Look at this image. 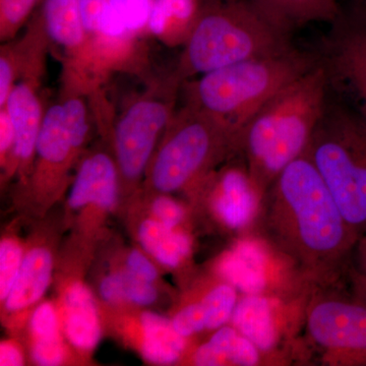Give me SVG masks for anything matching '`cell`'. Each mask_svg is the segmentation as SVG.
Masks as SVG:
<instances>
[{
    "label": "cell",
    "instance_id": "6da1fadb",
    "mask_svg": "<svg viewBox=\"0 0 366 366\" xmlns=\"http://www.w3.org/2000/svg\"><path fill=\"white\" fill-rule=\"evenodd\" d=\"M261 206L267 237L303 273L320 280L347 268L360 236L307 154L274 178Z\"/></svg>",
    "mask_w": 366,
    "mask_h": 366
},
{
    "label": "cell",
    "instance_id": "7a4b0ae2",
    "mask_svg": "<svg viewBox=\"0 0 366 366\" xmlns=\"http://www.w3.org/2000/svg\"><path fill=\"white\" fill-rule=\"evenodd\" d=\"M330 84L320 59L267 101L243 127L238 150L264 194L284 168L307 153L329 103Z\"/></svg>",
    "mask_w": 366,
    "mask_h": 366
},
{
    "label": "cell",
    "instance_id": "3957f363",
    "mask_svg": "<svg viewBox=\"0 0 366 366\" xmlns=\"http://www.w3.org/2000/svg\"><path fill=\"white\" fill-rule=\"evenodd\" d=\"M173 76L180 84L243 60L287 51L290 36L250 0H201Z\"/></svg>",
    "mask_w": 366,
    "mask_h": 366
},
{
    "label": "cell",
    "instance_id": "277c9868",
    "mask_svg": "<svg viewBox=\"0 0 366 366\" xmlns=\"http://www.w3.org/2000/svg\"><path fill=\"white\" fill-rule=\"evenodd\" d=\"M320 62V55L295 47L236 62L187 83L185 104L218 118L239 137L267 101Z\"/></svg>",
    "mask_w": 366,
    "mask_h": 366
},
{
    "label": "cell",
    "instance_id": "5b68a950",
    "mask_svg": "<svg viewBox=\"0 0 366 366\" xmlns=\"http://www.w3.org/2000/svg\"><path fill=\"white\" fill-rule=\"evenodd\" d=\"M307 155L347 223L366 233V120L352 105L327 103Z\"/></svg>",
    "mask_w": 366,
    "mask_h": 366
},
{
    "label": "cell",
    "instance_id": "8992f818",
    "mask_svg": "<svg viewBox=\"0 0 366 366\" xmlns=\"http://www.w3.org/2000/svg\"><path fill=\"white\" fill-rule=\"evenodd\" d=\"M239 137L218 118L185 104L175 112L149 166V183L171 194L202 179L230 152Z\"/></svg>",
    "mask_w": 366,
    "mask_h": 366
},
{
    "label": "cell",
    "instance_id": "52a82bcc",
    "mask_svg": "<svg viewBox=\"0 0 366 366\" xmlns=\"http://www.w3.org/2000/svg\"><path fill=\"white\" fill-rule=\"evenodd\" d=\"M90 132V115L83 95L62 93L45 110L30 177L37 197H54L66 187Z\"/></svg>",
    "mask_w": 366,
    "mask_h": 366
},
{
    "label": "cell",
    "instance_id": "ba28073f",
    "mask_svg": "<svg viewBox=\"0 0 366 366\" xmlns=\"http://www.w3.org/2000/svg\"><path fill=\"white\" fill-rule=\"evenodd\" d=\"M179 81L173 76L132 101L113 127V148L120 178L136 183L146 174L175 114Z\"/></svg>",
    "mask_w": 366,
    "mask_h": 366
},
{
    "label": "cell",
    "instance_id": "9c48e42d",
    "mask_svg": "<svg viewBox=\"0 0 366 366\" xmlns=\"http://www.w3.org/2000/svg\"><path fill=\"white\" fill-rule=\"evenodd\" d=\"M310 338L341 365L366 366V307L353 297L325 296L307 312Z\"/></svg>",
    "mask_w": 366,
    "mask_h": 366
},
{
    "label": "cell",
    "instance_id": "30bf717a",
    "mask_svg": "<svg viewBox=\"0 0 366 366\" xmlns=\"http://www.w3.org/2000/svg\"><path fill=\"white\" fill-rule=\"evenodd\" d=\"M322 50L320 59L330 78L350 96L366 120V7L350 2L342 9Z\"/></svg>",
    "mask_w": 366,
    "mask_h": 366
},
{
    "label": "cell",
    "instance_id": "8fae6325",
    "mask_svg": "<svg viewBox=\"0 0 366 366\" xmlns=\"http://www.w3.org/2000/svg\"><path fill=\"white\" fill-rule=\"evenodd\" d=\"M36 14L50 43L64 52V92L84 96L93 93L96 86L78 0H42Z\"/></svg>",
    "mask_w": 366,
    "mask_h": 366
},
{
    "label": "cell",
    "instance_id": "7c38bea8",
    "mask_svg": "<svg viewBox=\"0 0 366 366\" xmlns=\"http://www.w3.org/2000/svg\"><path fill=\"white\" fill-rule=\"evenodd\" d=\"M43 76V71L24 74L4 106L11 117L16 137L11 175L18 173L21 182L25 183L32 171L36 144L45 114L39 95Z\"/></svg>",
    "mask_w": 366,
    "mask_h": 366
},
{
    "label": "cell",
    "instance_id": "4fadbf2b",
    "mask_svg": "<svg viewBox=\"0 0 366 366\" xmlns=\"http://www.w3.org/2000/svg\"><path fill=\"white\" fill-rule=\"evenodd\" d=\"M120 180L115 159L104 152L92 153L79 163L67 204L71 209L95 207L110 212L117 204Z\"/></svg>",
    "mask_w": 366,
    "mask_h": 366
},
{
    "label": "cell",
    "instance_id": "5bb4252c",
    "mask_svg": "<svg viewBox=\"0 0 366 366\" xmlns=\"http://www.w3.org/2000/svg\"><path fill=\"white\" fill-rule=\"evenodd\" d=\"M264 192L250 177L247 168L225 169L217 178L213 204L217 217L230 228L249 224L261 206Z\"/></svg>",
    "mask_w": 366,
    "mask_h": 366
},
{
    "label": "cell",
    "instance_id": "9a60e30c",
    "mask_svg": "<svg viewBox=\"0 0 366 366\" xmlns=\"http://www.w3.org/2000/svg\"><path fill=\"white\" fill-rule=\"evenodd\" d=\"M62 332L71 346L83 352L94 350L102 337V326L90 289L81 281L67 286L61 300Z\"/></svg>",
    "mask_w": 366,
    "mask_h": 366
},
{
    "label": "cell",
    "instance_id": "2e32d148",
    "mask_svg": "<svg viewBox=\"0 0 366 366\" xmlns=\"http://www.w3.org/2000/svg\"><path fill=\"white\" fill-rule=\"evenodd\" d=\"M268 257L261 243L242 240L221 257L217 272L244 295H261L267 285Z\"/></svg>",
    "mask_w": 366,
    "mask_h": 366
},
{
    "label": "cell",
    "instance_id": "e0dca14e",
    "mask_svg": "<svg viewBox=\"0 0 366 366\" xmlns=\"http://www.w3.org/2000/svg\"><path fill=\"white\" fill-rule=\"evenodd\" d=\"M277 28L291 36L312 23L333 24L342 11L340 0H250Z\"/></svg>",
    "mask_w": 366,
    "mask_h": 366
},
{
    "label": "cell",
    "instance_id": "ac0fdd59",
    "mask_svg": "<svg viewBox=\"0 0 366 366\" xmlns=\"http://www.w3.org/2000/svg\"><path fill=\"white\" fill-rule=\"evenodd\" d=\"M134 340L144 360L160 365L177 362L187 345L172 320L151 312H143L137 320Z\"/></svg>",
    "mask_w": 366,
    "mask_h": 366
},
{
    "label": "cell",
    "instance_id": "d6986e66",
    "mask_svg": "<svg viewBox=\"0 0 366 366\" xmlns=\"http://www.w3.org/2000/svg\"><path fill=\"white\" fill-rule=\"evenodd\" d=\"M53 257L45 247H35L25 254L20 273L4 301L7 312H23L45 295L51 282Z\"/></svg>",
    "mask_w": 366,
    "mask_h": 366
},
{
    "label": "cell",
    "instance_id": "ffe728a7",
    "mask_svg": "<svg viewBox=\"0 0 366 366\" xmlns=\"http://www.w3.org/2000/svg\"><path fill=\"white\" fill-rule=\"evenodd\" d=\"M34 362L42 366H55L64 363L66 349L64 343L61 320L59 310L51 302L40 303L30 319Z\"/></svg>",
    "mask_w": 366,
    "mask_h": 366
},
{
    "label": "cell",
    "instance_id": "44dd1931",
    "mask_svg": "<svg viewBox=\"0 0 366 366\" xmlns=\"http://www.w3.org/2000/svg\"><path fill=\"white\" fill-rule=\"evenodd\" d=\"M259 348L240 334L234 327L223 326L217 330L207 343L196 351L194 365H257L259 361Z\"/></svg>",
    "mask_w": 366,
    "mask_h": 366
},
{
    "label": "cell",
    "instance_id": "7402d4cb",
    "mask_svg": "<svg viewBox=\"0 0 366 366\" xmlns=\"http://www.w3.org/2000/svg\"><path fill=\"white\" fill-rule=\"evenodd\" d=\"M232 326L261 351H268L278 340L273 305L261 295H245L236 303Z\"/></svg>",
    "mask_w": 366,
    "mask_h": 366
},
{
    "label": "cell",
    "instance_id": "603a6c76",
    "mask_svg": "<svg viewBox=\"0 0 366 366\" xmlns=\"http://www.w3.org/2000/svg\"><path fill=\"white\" fill-rule=\"evenodd\" d=\"M139 240L143 249L167 268H177L192 250L189 236L151 218L139 224Z\"/></svg>",
    "mask_w": 366,
    "mask_h": 366
},
{
    "label": "cell",
    "instance_id": "cb8c5ba5",
    "mask_svg": "<svg viewBox=\"0 0 366 366\" xmlns=\"http://www.w3.org/2000/svg\"><path fill=\"white\" fill-rule=\"evenodd\" d=\"M201 7V0H153L147 32L170 43L187 38Z\"/></svg>",
    "mask_w": 366,
    "mask_h": 366
},
{
    "label": "cell",
    "instance_id": "d4e9b609",
    "mask_svg": "<svg viewBox=\"0 0 366 366\" xmlns=\"http://www.w3.org/2000/svg\"><path fill=\"white\" fill-rule=\"evenodd\" d=\"M231 284H219L199 301L203 310L206 330H218L231 320L237 303V293Z\"/></svg>",
    "mask_w": 366,
    "mask_h": 366
},
{
    "label": "cell",
    "instance_id": "484cf974",
    "mask_svg": "<svg viewBox=\"0 0 366 366\" xmlns=\"http://www.w3.org/2000/svg\"><path fill=\"white\" fill-rule=\"evenodd\" d=\"M42 0H0V40L9 42L29 23Z\"/></svg>",
    "mask_w": 366,
    "mask_h": 366
},
{
    "label": "cell",
    "instance_id": "4316f807",
    "mask_svg": "<svg viewBox=\"0 0 366 366\" xmlns=\"http://www.w3.org/2000/svg\"><path fill=\"white\" fill-rule=\"evenodd\" d=\"M23 247L18 240L6 237L0 243V298L6 300L23 264Z\"/></svg>",
    "mask_w": 366,
    "mask_h": 366
},
{
    "label": "cell",
    "instance_id": "83f0119b",
    "mask_svg": "<svg viewBox=\"0 0 366 366\" xmlns=\"http://www.w3.org/2000/svg\"><path fill=\"white\" fill-rule=\"evenodd\" d=\"M119 276L122 305L147 307L157 300L158 290L153 282L139 278L125 268L119 271Z\"/></svg>",
    "mask_w": 366,
    "mask_h": 366
},
{
    "label": "cell",
    "instance_id": "f1b7e54d",
    "mask_svg": "<svg viewBox=\"0 0 366 366\" xmlns=\"http://www.w3.org/2000/svg\"><path fill=\"white\" fill-rule=\"evenodd\" d=\"M20 79L18 57L13 41L2 43L0 49V107L6 105L11 91Z\"/></svg>",
    "mask_w": 366,
    "mask_h": 366
},
{
    "label": "cell",
    "instance_id": "f546056e",
    "mask_svg": "<svg viewBox=\"0 0 366 366\" xmlns=\"http://www.w3.org/2000/svg\"><path fill=\"white\" fill-rule=\"evenodd\" d=\"M171 320L177 333L185 339L206 330L203 310L199 302L182 307Z\"/></svg>",
    "mask_w": 366,
    "mask_h": 366
},
{
    "label": "cell",
    "instance_id": "4dcf8cb0",
    "mask_svg": "<svg viewBox=\"0 0 366 366\" xmlns=\"http://www.w3.org/2000/svg\"><path fill=\"white\" fill-rule=\"evenodd\" d=\"M151 212L154 219L172 229H177L184 218L182 207L165 194H161L154 199Z\"/></svg>",
    "mask_w": 366,
    "mask_h": 366
},
{
    "label": "cell",
    "instance_id": "1f68e13d",
    "mask_svg": "<svg viewBox=\"0 0 366 366\" xmlns=\"http://www.w3.org/2000/svg\"><path fill=\"white\" fill-rule=\"evenodd\" d=\"M13 122L6 107H0V163L6 174H11L14 149Z\"/></svg>",
    "mask_w": 366,
    "mask_h": 366
},
{
    "label": "cell",
    "instance_id": "d6a6232c",
    "mask_svg": "<svg viewBox=\"0 0 366 366\" xmlns=\"http://www.w3.org/2000/svg\"><path fill=\"white\" fill-rule=\"evenodd\" d=\"M125 269L139 278L155 283L158 279L157 268L141 250L134 249L127 254Z\"/></svg>",
    "mask_w": 366,
    "mask_h": 366
},
{
    "label": "cell",
    "instance_id": "836d02e7",
    "mask_svg": "<svg viewBox=\"0 0 366 366\" xmlns=\"http://www.w3.org/2000/svg\"><path fill=\"white\" fill-rule=\"evenodd\" d=\"M24 365L21 348L13 341H4L0 345V365L20 366Z\"/></svg>",
    "mask_w": 366,
    "mask_h": 366
},
{
    "label": "cell",
    "instance_id": "e575fe53",
    "mask_svg": "<svg viewBox=\"0 0 366 366\" xmlns=\"http://www.w3.org/2000/svg\"><path fill=\"white\" fill-rule=\"evenodd\" d=\"M346 269L352 286V297L366 307V272L351 266H347Z\"/></svg>",
    "mask_w": 366,
    "mask_h": 366
},
{
    "label": "cell",
    "instance_id": "d590c367",
    "mask_svg": "<svg viewBox=\"0 0 366 366\" xmlns=\"http://www.w3.org/2000/svg\"><path fill=\"white\" fill-rule=\"evenodd\" d=\"M347 266L366 272V233L358 238Z\"/></svg>",
    "mask_w": 366,
    "mask_h": 366
},
{
    "label": "cell",
    "instance_id": "8d00e7d4",
    "mask_svg": "<svg viewBox=\"0 0 366 366\" xmlns=\"http://www.w3.org/2000/svg\"><path fill=\"white\" fill-rule=\"evenodd\" d=\"M351 2L366 7V0H351Z\"/></svg>",
    "mask_w": 366,
    "mask_h": 366
}]
</instances>
